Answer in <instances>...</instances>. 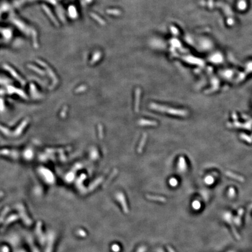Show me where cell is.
Wrapping results in <instances>:
<instances>
[{
  "label": "cell",
  "instance_id": "obj_1",
  "mask_svg": "<svg viewBox=\"0 0 252 252\" xmlns=\"http://www.w3.org/2000/svg\"><path fill=\"white\" fill-rule=\"evenodd\" d=\"M117 198L119 201L120 203L122 205V207H123V209L124 210V212H128V208H127V204L126 203L125 198H124V195L122 194H119L117 195Z\"/></svg>",
  "mask_w": 252,
  "mask_h": 252
},
{
  "label": "cell",
  "instance_id": "obj_2",
  "mask_svg": "<svg viewBox=\"0 0 252 252\" xmlns=\"http://www.w3.org/2000/svg\"><path fill=\"white\" fill-rule=\"evenodd\" d=\"M148 198H150V199H151V200H159V201H162V202L165 201V198H163V197H154V196L149 195V197H148Z\"/></svg>",
  "mask_w": 252,
  "mask_h": 252
},
{
  "label": "cell",
  "instance_id": "obj_3",
  "mask_svg": "<svg viewBox=\"0 0 252 252\" xmlns=\"http://www.w3.org/2000/svg\"><path fill=\"white\" fill-rule=\"evenodd\" d=\"M146 250H147L146 247L142 246V247H141V248H139L138 250H137V252H145L146 251Z\"/></svg>",
  "mask_w": 252,
  "mask_h": 252
},
{
  "label": "cell",
  "instance_id": "obj_4",
  "mask_svg": "<svg viewBox=\"0 0 252 252\" xmlns=\"http://www.w3.org/2000/svg\"><path fill=\"white\" fill-rule=\"evenodd\" d=\"M199 205H200L199 203H198V201H194L193 204V207H194V208H196V209H197V208H199V207H200Z\"/></svg>",
  "mask_w": 252,
  "mask_h": 252
},
{
  "label": "cell",
  "instance_id": "obj_5",
  "mask_svg": "<svg viewBox=\"0 0 252 252\" xmlns=\"http://www.w3.org/2000/svg\"><path fill=\"white\" fill-rule=\"evenodd\" d=\"M113 250L114 251H117V252H118L120 250V248H119V246L118 245H114L113 247Z\"/></svg>",
  "mask_w": 252,
  "mask_h": 252
},
{
  "label": "cell",
  "instance_id": "obj_6",
  "mask_svg": "<svg viewBox=\"0 0 252 252\" xmlns=\"http://www.w3.org/2000/svg\"><path fill=\"white\" fill-rule=\"evenodd\" d=\"M167 249H168V250H170V252H172V251H173V250L172 249L170 248V247H169V248H167Z\"/></svg>",
  "mask_w": 252,
  "mask_h": 252
}]
</instances>
